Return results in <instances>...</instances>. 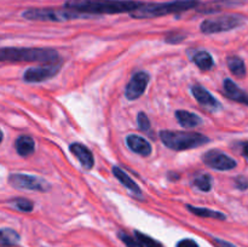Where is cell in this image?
Here are the masks:
<instances>
[{"label": "cell", "instance_id": "22", "mask_svg": "<svg viewBox=\"0 0 248 247\" xmlns=\"http://www.w3.org/2000/svg\"><path fill=\"white\" fill-rule=\"evenodd\" d=\"M21 240V236L17 232L10 228H1L0 230V242L2 246H15Z\"/></svg>", "mask_w": 248, "mask_h": 247}, {"label": "cell", "instance_id": "17", "mask_svg": "<svg viewBox=\"0 0 248 247\" xmlns=\"http://www.w3.org/2000/svg\"><path fill=\"white\" fill-rule=\"evenodd\" d=\"M174 115H176V119L179 123V125L186 128L196 127V126H200L203 123L202 118H200L198 114L191 113V111L188 110H176Z\"/></svg>", "mask_w": 248, "mask_h": 247}, {"label": "cell", "instance_id": "12", "mask_svg": "<svg viewBox=\"0 0 248 247\" xmlns=\"http://www.w3.org/2000/svg\"><path fill=\"white\" fill-rule=\"evenodd\" d=\"M69 150L78 160H79L80 165L82 166V169L90 171V170L93 169L94 166V157L92 154L91 150L84 145L82 143L74 142L69 145Z\"/></svg>", "mask_w": 248, "mask_h": 247}, {"label": "cell", "instance_id": "23", "mask_svg": "<svg viewBox=\"0 0 248 247\" xmlns=\"http://www.w3.org/2000/svg\"><path fill=\"white\" fill-rule=\"evenodd\" d=\"M212 177L210 174H200V176L194 178L193 186L203 191V193H208L212 189Z\"/></svg>", "mask_w": 248, "mask_h": 247}, {"label": "cell", "instance_id": "25", "mask_svg": "<svg viewBox=\"0 0 248 247\" xmlns=\"http://www.w3.org/2000/svg\"><path fill=\"white\" fill-rule=\"evenodd\" d=\"M135 236L140 240V242L144 247H165L161 242L157 241V240H155V239H153L152 236H149V235L140 232V230H135Z\"/></svg>", "mask_w": 248, "mask_h": 247}, {"label": "cell", "instance_id": "32", "mask_svg": "<svg viewBox=\"0 0 248 247\" xmlns=\"http://www.w3.org/2000/svg\"><path fill=\"white\" fill-rule=\"evenodd\" d=\"M167 178H169V181L171 182H174V181H178L179 178H181V176H179V173H177V172H169L167 173Z\"/></svg>", "mask_w": 248, "mask_h": 247}, {"label": "cell", "instance_id": "19", "mask_svg": "<svg viewBox=\"0 0 248 247\" xmlns=\"http://www.w3.org/2000/svg\"><path fill=\"white\" fill-rule=\"evenodd\" d=\"M191 61L202 72H208L215 65V60H213L212 55L207 52V51H195L193 56H191Z\"/></svg>", "mask_w": 248, "mask_h": 247}, {"label": "cell", "instance_id": "31", "mask_svg": "<svg viewBox=\"0 0 248 247\" xmlns=\"http://www.w3.org/2000/svg\"><path fill=\"white\" fill-rule=\"evenodd\" d=\"M212 242L215 244L216 247H236L232 242H228L225 240L218 239V237H212Z\"/></svg>", "mask_w": 248, "mask_h": 247}, {"label": "cell", "instance_id": "9", "mask_svg": "<svg viewBox=\"0 0 248 247\" xmlns=\"http://www.w3.org/2000/svg\"><path fill=\"white\" fill-rule=\"evenodd\" d=\"M62 68V62L52 63V64L40 65V67L29 68L24 72L23 80L26 82L35 84V82H43L48 79H52Z\"/></svg>", "mask_w": 248, "mask_h": 247}, {"label": "cell", "instance_id": "13", "mask_svg": "<svg viewBox=\"0 0 248 247\" xmlns=\"http://www.w3.org/2000/svg\"><path fill=\"white\" fill-rule=\"evenodd\" d=\"M245 2H246V0H212V1L201 4L198 7V12H200V14H215V12L222 11L224 9L241 6Z\"/></svg>", "mask_w": 248, "mask_h": 247}, {"label": "cell", "instance_id": "18", "mask_svg": "<svg viewBox=\"0 0 248 247\" xmlns=\"http://www.w3.org/2000/svg\"><path fill=\"white\" fill-rule=\"evenodd\" d=\"M15 148L19 156L26 157L35 152V142L31 136L22 135L17 137L16 142H15Z\"/></svg>", "mask_w": 248, "mask_h": 247}, {"label": "cell", "instance_id": "2", "mask_svg": "<svg viewBox=\"0 0 248 247\" xmlns=\"http://www.w3.org/2000/svg\"><path fill=\"white\" fill-rule=\"evenodd\" d=\"M0 61L2 63L38 62L45 64L62 62L57 51L41 47H2L0 50Z\"/></svg>", "mask_w": 248, "mask_h": 247}, {"label": "cell", "instance_id": "28", "mask_svg": "<svg viewBox=\"0 0 248 247\" xmlns=\"http://www.w3.org/2000/svg\"><path fill=\"white\" fill-rule=\"evenodd\" d=\"M137 124H138V128H140V131H143V132H149L150 127H152L149 118H148V115L144 113V111H140V113H138Z\"/></svg>", "mask_w": 248, "mask_h": 247}, {"label": "cell", "instance_id": "7", "mask_svg": "<svg viewBox=\"0 0 248 247\" xmlns=\"http://www.w3.org/2000/svg\"><path fill=\"white\" fill-rule=\"evenodd\" d=\"M9 183L16 189H27L40 193H46L51 189V184L47 181L31 174L11 173L9 176Z\"/></svg>", "mask_w": 248, "mask_h": 247}, {"label": "cell", "instance_id": "10", "mask_svg": "<svg viewBox=\"0 0 248 247\" xmlns=\"http://www.w3.org/2000/svg\"><path fill=\"white\" fill-rule=\"evenodd\" d=\"M150 81V75L147 72H137L132 75L128 84L126 85L125 96L128 101H136L147 90Z\"/></svg>", "mask_w": 248, "mask_h": 247}, {"label": "cell", "instance_id": "8", "mask_svg": "<svg viewBox=\"0 0 248 247\" xmlns=\"http://www.w3.org/2000/svg\"><path fill=\"white\" fill-rule=\"evenodd\" d=\"M202 161L210 169L216 171H230L237 166L236 160L230 157L219 149H211L202 155Z\"/></svg>", "mask_w": 248, "mask_h": 247}, {"label": "cell", "instance_id": "3", "mask_svg": "<svg viewBox=\"0 0 248 247\" xmlns=\"http://www.w3.org/2000/svg\"><path fill=\"white\" fill-rule=\"evenodd\" d=\"M201 0H172L166 2H144L140 9L131 12L132 18H156V17L176 15L189 10L198 9Z\"/></svg>", "mask_w": 248, "mask_h": 247}, {"label": "cell", "instance_id": "21", "mask_svg": "<svg viewBox=\"0 0 248 247\" xmlns=\"http://www.w3.org/2000/svg\"><path fill=\"white\" fill-rule=\"evenodd\" d=\"M227 64L230 72L237 77H244L246 75V65H245V61L241 57L236 55L228 56Z\"/></svg>", "mask_w": 248, "mask_h": 247}, {"label": "cell", "instance_id": "29", "mask_svg": "<svg viewBox=\"0 0 248 247\" xmlns=\"http://www.w3.org/2000/svg\"><path fill=\"white\" fill-rule=\"evenodd\" d=\"M234 183H235V186H236L239 190L241 191H245L248 189V179L247 177L245 176H237L236 178L234 179Z\"/></svg>", "mask_w": 248, "mask_h": 247}, {"label": "cell", "instance_id": "20", "mask_svg": "<svg viewBox=\"0 0 248 247\" xmlns=\"http://www.w3.org/2000/svg\"><path fill=\"white\" fill-rule=\"evenodd\" d=\"M186 208L190 211L193 215L198 216V217H202V218H212V219H218V220H225L227 219V216L224 213L219 212V211H215L211 210V208H206V207H196V206H191V205H186Z\"/></svg>", "mask_w": 248, "mask_h": 247}, {"label": "cell", "instance_id": "27", "mask_svg": "<svg viewBox=\"0 0 248 247\" xmlns=\"http://www.w3.org/2000/svg\"><path fill=\"white\" fill-rule=\"evenodd\" d=\"M118 237L126 245V247H144L140 244V240H138L137 237H132L131 235H128L127 232H123V230H120V232H118Z\"/></svg>", "mask_w": 248, "mask_h": 247}, {"label": "cell", "instance_id": "6", "mask_svg": "<svg viewBox=\"0 0 248 247\" xmlns=\"http://www.w3.org/2000/svg\"><path fill=\"white\" fill-rule=\"evenodd\" d=\"M246 18L241 15H222V16L212 17L202 21L200 24V31L206 35L210 34L223 33V31H229L232 29H236L245 23Z\"/></svg>", "mask_w": 248, "mask_h": 247}, {"label": "cell", "instance_id": "24", "mask_svg": "<svg viewBox=\"0 0 248 247\" xmlns=\"http://www.w3.org/2000/svg\"><path fill=\"white\" fill-rule=\"evenodd\" d=\"M15 208H17L18 211L21 212H31L34 208V203L33 201L28 200V199H24V198H16V199H12V200L9 201Z\"/></svg>", "mask_w": 248, "mask_h": 247}, {"label": "cell", "instance_id": "30", "mask_svg": "<svg viewBox=\"0 0 248 247\" xmlns=\"http://www.w3.org/2000/svg\"><path fill=\"white\" fill-rule=\"evenodd\" d=\"M176 247H200L198 242L193 239H183L181 241L177 242Z\"/></svg>", "mask_w": 248, "mask_h": 247}, {"label": "cell", "instance_id": "15", "mask_svg": "<svg viewBox=\"0 0 248 247\" xmlns=\"http://www.w3.org/2000/svg\"><path fill=\"white\" fill-rule=\"evenodd\" d=\"M223 90H224L225 97H228L232 101L237 102V103L248 106V92L240 89L236 85V82L232 81V79H228V77L224 79V81H223Z\"/></svg>", "mask_w": 248, "mask_h": 247}, {"label": "cell", "instance_id": "1", "mask_svg": "<svg viewBox=\"0 0 248 247\" xmlns=\"http://www.w3.org/2000/svg\"><path fill=\"white\" fill-rule=\"evenodd\" d=\"M144 4L136 0H67L63 7L81 14L90 15H116L131 14Z\"/></svg>", "mask_w": 248, "mask_h": 247}, {"label": "cell", "instance_id": "11", "mask_svg": "<svg viewBox=\"0 0 248 247\" xmlns=\"http://www.w3.org/2000/svg\"><path fill=\"white\" fill-rule=\"evenodd\" d=\"M191 93H193L194 98L199 102V104H201L208 111L216 113V111L222 110L220 102L216 97H213L212 93L208 90H206L205 87L200 86V85H194L191 87Z\"/></svg>", "mask_w": 248, "mask_h": 247}, {"label": "cell", "instance_id": "5", "mask_svg": "<svg viewBox=\"0 0 248 247\" xmlns=\"http://www.w3.org/2000/svg\"><path fill=\"white\" fill-rule=\"evenodd\" d=\"M22 17L28 21L39 22H67L72 19L89 18L90 15L81 14L69 9H55V7H31L22 12Z\"/></svg>", "mask_w": 248, "mask_h": 247}, {"label": "cell", "instance_id": "26", "mask_svg": "<svg viewBox=\"0 0 248 247\" xmlns=\"http://www.w3.org/2000/svg\"><path fill=\"white\" fill-rule=\"evenodd\" d=\"M186 34L182 33V31H172L165 34V43L171 44V45H177V44H181L182 41L186 40Z\"/></svg>", "mask_w": 248, "mask_h": 247}, {"label": "cell", "instance_id": "33", "mask_svg": "<svg viewBox=\"0 0 248 247\" xmlns=\"http://www.w3.org/2000/svg\"><path fill=\"white\" fill-rule=\"evenodd\" d=\"M241 154L248 160V142L241 143Z\"/></svg>", "mask_w": 248, "mask_h": 247}, {"label": "cell", "instance_id": "14", "mask_svg": "<svg viewBox=\"0 0 248 247\" xmlns=\"http://www.w3.org/2000/svg\"><path fill=\"white\" fill-rule=\"evenodd\" d=\"M126 145L128 149L140 156H149L153 152L152 144L144 137H140L138 135H128L126 137Z\"/></svg>", "mask_w": 248, "mask_h": 247}, {"label": "cell", "instance_id": "4", "mask_svg": "<svg viewBox=\"0 0 248 247\" xmlns=\"http://www.w3.org/2000/svg\"><path fill=\"white\" fill-rule=\"evenodd\" d=\"M159 137L165 147L174 152H183V150L194 149L201 145H205L211 142L207 136L199 132H186V131H160Z\"/></svg>", "mask_w": 248, "mask_h": 247}, {"label": "cell", "instance_id": "16", "mask_svg": "<svg viewBox=\"0 0 248 247\" xmlns=\"http://www.w3.org/2000/svg\"><path fill=\"white\" fill-rule=\"evenodd\" d=\"M113 174L126 189H128V190L132 193V195L135 196V198L140 199V200H143V199H144V196H143L142 194V189L140 188V185H138V184L136 183L125 171H123L120 167L113 166Z\"/></svg>", "mask_w": 248, "mask_h": 247}]
</instances>
